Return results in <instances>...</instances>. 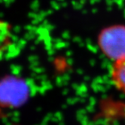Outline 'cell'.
I'll return each instance as SVG.
<instances>
[{
	"mask_svg": "<svg viewBox=\"0 0 125 125\" xmlns=\"http://www.w3.org/2000/svg\"><path fill=\"white\" fill-rule=\"evenodd\" d=\"M98 44L104 55L113 62L125 57V26H112L99 35Z\"/></svg>",
	"mask_w": 125,
	"mask_h": 125,
	"instance_id": "1",
	"label": "cell"
},
{
	"mask_svg": "<svg viewBox=\"0 0 125 125\" xmlns=\"http://www.w3.org/2000/svg\"><path fill=\"white\" fill-rule=\"evenodd\" d=\"M110 73L114 86L125 94V57L113 62Z\"/></svg>",
	"mask_w": 125,
	"mask_h": 125,
	"instance_id": "3",
	"label": "cell"
},
{
	"mask_svg": "<svg viewBox=\"0 0 125 125\" xmlns=\"http://www.w3.org/2000/svg\"><path fill=\"white\" fill-rule=\"evenodd\" d=\"M29 93L28 85L22 79L14 76L0 79V105L18 106L27 99Z\"/></svg>",
	"mask_w": 125,
	"mask_h": 125,
	"instance_id": "2",
	"label": "cell"
}]
</instances>
